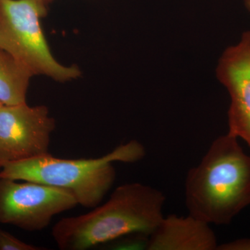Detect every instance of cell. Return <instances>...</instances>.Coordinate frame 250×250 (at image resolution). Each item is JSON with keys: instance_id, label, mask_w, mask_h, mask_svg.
<instances>
[{"instance_id": "obj_1", "label": "cell", "mask_w": 250, "mask_h": 250, "mask_svg": "<svg viewBox=\"0 0 250 250\" xmlns=\"http://www.w3.org/2000/svg\"><path fill=\"white\" fill-rule=\"evenodd\" d=\"M166 197L141 183L117 188L106 203L88 213L62 218L52 230L62 250H85L134 233L149 236L164 218Z\"/></svg>"}, {"instance_id": "obj_2", "label": "cell", "mask_w": 250, "mask_h": 250, "mask_svg": "<svg viewBox=\"0 0 250 250\" xmlns=\"http://www.w3.org/2000/svg\"><path fill=\"white\" fill-rule=\"evenodd\" d=\"M185 198L189 215L209 225H229L250 205V156L238 138L228 133L211 143L188 172Z\"/></svg>"}, {"instance_id": "obj_3", "label": "cell", "mask_w": 250, "mask_h": 250, "mask_svg": "<svg viewBox=\"0 0 250 250\" xmlns=\"http://www.w3.org/2000/svg\"><path fill=\"white\" fill-rule=\"evenodd\" d=\"M146 155L141 143L131 141L95 159H68L45 155L5 164L0 178L36 182L63 189L78 205L93 208L100 205L116 178L113 163L137 162Z\"/></svg>"}, {"instance_id": "obj_4", "label": "cell", "mask_w": 250, "mask_h": 250, "mask_svg": "<svg viewBox=\"0 0 250 250\" xmlns=\"http://www.w3.org/2000/svg\"><path fill=\"white\" fill-rule=\"evenodd\" d=\"M45 5L36 0H0V48L22 63L32 75H45L67 82L81 75L76 66L65 67L51 53L41 26Z\"/></svg>"}, {"instance_id": "obj_5", "label": "cell", "mask_w": 250, "mask_h": 250, "mask_svg": "<svg viewBox=\"0 0 250 250\" xmlns=\"http://www.w3.org/2000/svg\"><path fill=\"white\" fill-rule=\"evenodd\" d=\"M78 205L70 192L36 182L0 178V223L40 231L55 215Z\"/></svg>"}, {"instance_id": "obj_6", "label": "cell", "mask_w": 250, "mask_h": 250, "mask_svg": "<svg viewBox=\"0 0 250 250\" xmlns=\"http://www.w3.org/2000/svg\"><path fill=\"white\" fill-rule=\"evenodd\" d=\"M55 121L45 106L27 103L0 108V168L5 164L49 154Z\"/></svg>"}, {"instance_id": "obj_7", "label": "cell", "mask_w": 250, "mask_h": 250, "mask_svg": "<svg viewBox=\"0 0 250 250\" xmlns=\"http://www.w3.org/2000/svg\"><path fill=\"white\" fill-rule=\"evenodd\" d=\"M217 75L231 98L228 134L241 138L250 147V31L225 50Z\"/></svg>"}, {"instance_id": "obj_8", "label": "cell", "mask_w": 250, "mask_h": 250, "mask_svg": "<svg viewBox=\"0 0 250 250\" xmlns=\"http://www.w3.org/2000/svg\"><path fill=\"white\" fill-rule=\"evenodd\" d=\"M218 242L209 224L189 215L164 217L149 236L148 250H214Z\"/></svg>"}, {"instance_id": "obj_9", "label": "cell", "mask_w": 250, "mask_h": 250, "mask_svg": "<svg viewBox=\"0 0 250 250\" xmlns=\"http://www.w3.org/2000/svg\"><path fill=\"white\" fill-rule=\"evenodd\" d=\"M31 72L4 49L0 48V103H26Z\"/></svg>"}, {"instance_id": "obj_10", "label": "cell", "mask_w": 250, "mask_h": 250, "mask_svg": "<svg viewBox=\"0 0 250 250\" xmlns=\"http://www.w3.org/2000/svg\"><path fill=\"white\" fill-rule=\"evenodd\" d=\"M149 236L141 233H134L122 237L108 243L109 250H147Z\"/></svg>"}, {"instance_id": "obj_11", "label": "cell", "mask_w": 250, "mask_h": 250, "mask_svg": "<svg viewBox=\"0 0 250 250\" xmlns=\"http://www.w3.org/2000/svg\"><path fill=\"white\" fill-rule=\"evenodd\" d=\"M45 248L29 244L0 229V250H43Z\"/></svg>"}, {"instance_id": "obj_12", "label": "cell", "mask_w": 250, "mask_h": 250, "mask_svg": "<svg viewBox=\"0 0 250 250\" xmlns=\"http://www.w3.org/2000/svg\"><path fill=\"white\" fill-rule=\"evenodd\" d=\"M220 250H250V238H243L218 246Z\"/></svg>"}, {"instance_id": "obj_13", "label": "cell", "mask_w": 250, "mask_h": 250, "mask_svg": "<svg viewBox=\"0 0 250 250\" xmlns=\"http://www.w3.org/2000/svg\"><path fill=\"white\" fill-rule=\"evenodd\" d=\"M38 2L41 3V4L45 5V6H47V4H49L50 1H52V0H36Z\"/></svg>"}, {"instance_id": "obj_14", "label": "cell", "mask_w": 250, "mask_h": 250, "mask_svg": "<svg viewBox=\"0 0 250 250\" xmlns=\"http://www.w3.org/2000/svg\"><path fill=\"white\" fill-rule=\"evenodd\" d=\"M246 5L247 8H248V9H249V11H250V0H246Z\"/></svg>"}, {"instance_id": "obj_15", "label": "cell", "mask_w": 250, "mask_h": 250, "mask_svg": "<svg viewBox=\"0 0 250 250\" xmlns=\"http://www.w3.org/2000/svg\"><path fill=\"white\" fill-rule=\"evenodd\" d=\"M3 105H4V104H2V103H0V108H1V106H3Z\"/></svg>"}]
</instances>
